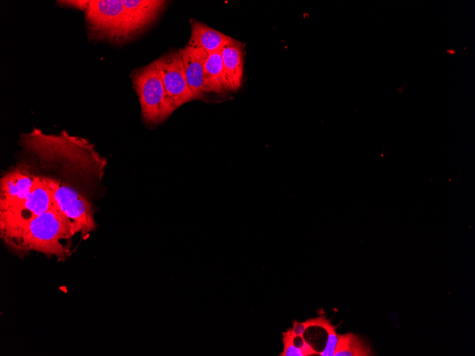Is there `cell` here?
Instances as JSON below:
<instances>
[{"instance_id":"1","label":"cell","mask_w":475,"mask_h":356,"mask_svg":"<svg viewBox=\"0 0 475 356\" xmlns=\"http://www.w3.org/2000/svg\"><path fill=\"white\" fill-rule=\"evenodd\" d=\"M83 11L89 36L121 42L150 25L164 8L165 1L90 0L61 1Z\"/></svg>"},{"instance_id":"2","label":"cell","mask_w":475,"mask_h":356,"mask_svg":"<svg viewBox=\"0 0 475 356\" xmlns=\"http://www.w3.org/2000/svg\"><path fill=\"white\" fill-rule=\"evenodd\" d=\"M20 145L36 163L67 173H81L101 178L107 159L101 156L87 140L65 131L47 134L38 129L21 134Z\"/></svg>"},{"instance_id":"3","label":"cell","mask_w":475,"mask_h":356,"mask_svg":"<svg viewBox=\"0 0 475 356\" xmlns=\"http://www.w3.org/2000/svg\"><path fill=\"white\" fill-rule=\"evenodd\" d=\"M72 236L68 220L55 207L31 220L4 242L16 253L33 251L63 260L70 254L64 242Z\"/></svg>"},{"instance_id":"4","label":"cell","mask_w":475,"mask_h":356,"mask_svg":"<svg viewBox=\"0 0 475 356\" xmlns=\"http://www.w3.org/2000/svg\"><path fill=\"white\" fill-rule=\"evenodd\" d=\"M132 80L139 97L144 123L158 124L176 110L167 95L154 61L135 70L132 74Z\"/></svg>"},{"instance_id":"5","label":"cell","mask_w":475,"mask_h":356,"mask_svg":"<svg viewBox=\"0 0 475 356\" xmlns=\"http://www.w3.org/2000/svg\"><path fill=\"white\" fill-rule=\"evenodd\" d=\"M56 207L47 176L38 175L26 196L0 209V232L3 240L18 231L33 218Z\"/></svg>"},{"instance_id":"6","label":"cell","mask_w":475,"mask_h":356,"mask_svg":"<svg viewBox=\"0 0 475 356\" xmlns=\"http://www.w3.org/2000/svg\"><path fill=\"white\" fill-rule=\"evenodd\" d=\"M56 207L68 221L73 235L82 237L95 230L96 222L92 204L75 187L58 179L48 177Z\"/></svg>"},{"instance_id":"7","label":"cell","mask_w":475,"mask_h":356,"mask_svg":"<svg viewBox=\"0 0 475 356\" xmlns=\"http://www.w3.org/2000/svg\"><path fill=\"white\" fill-rule=\"evenodd\" d=\"M154 61L175 109L193 100V94L186 79L180 49L167 53Z\"/></svg>"},{"instance_id":"8","label":"cell","mask_w":475,"mask_h":356,"mask_svg":"<svg viewBox=\"0 0 475 356\" xmlns=\"http://www.w3.org/2000/svg\"><path fill=\"white\" fill-rule=\"evenodd\" d=\"M28 162L19 163L9 169L0 180V209L17 203L31 190L37 174Z\"/></svg>"},{"instance_id":"9","label":"cell","mask_w":475,"mask_h":356,"mask_svg":"<svg viewBox=\"0 0 475 356\" xmlns=\"http://www.w3.org/2000/svg\"><path fill=\"white\" fill-rule=\"evenodd\" d=\"M186 79L193 99H203L204 88V63L208 53L203 50L186 45L180 49Z\"/></svg>"},{"instance_id":"10","label":"cell","mask_w":475,"mask_h":356,"mask_svg":"<svg viewBox=\"0 0 475 356\" xmlns=\"http://www.w3.org/2000/svg\"><path fill=\"white\" fill-rule=\"evenodd\" d=\"M225 90L240 87L243 75V45L233 40L221 50Z\"/></svg>"},{"instance_id":"11","label":"cell","mask_w":475,"mask_h":356,"mask_svg":"<svg viewBox=\"0 0 475 356\" xmlns=\"http://www.w3.org/2000/svg\"><path fill=\"white\" fill-rule=\"evenodd\" d=\"M191 33L188 45L199 48L208 54L220 51L234 39L194 18L190 21Z\"/></svg>"},{"instance_id":"12","label":"cell","mask_w":475,"mask_h":356,"mask_svg":"<svg viewBox=\"0 0 475 356\" xmlns=\"http://www.w3.org/2000/svg\"><path fill=\"white\" fill-rule=\"evenodd\" d=\"M204 88L206 92L225 90L221 50L208 54L204 63Z\"/></svg>"},{"instance_id":"13","label":"cell","mask_w":475,"mask_h":356,"mask_svg":"<svg viewBox=\"0 0 475 356\" xmlns=\"http://www.w3.org/2000/svg\"><path fill=\"white\" fill-rule=\"evenodd\" d=\"M370 349L364 341L353 333L338 334L334 356H368Z\"/></svg>"},{"instance_id":"14","label":"cell","mask_w":475,"mask_h":356,"mask_svg":"<svg viewBox=\"0 0 475 356\" xmlns=\"http://www.w3.org/2000/svg\"><path fill=\"white\" fill-rule=\"evenodd\" d=\"M321 328H324L327 334L326 346L322 352L319 353L321 356H334L336 345L338 339V334L336 333V327L331 324L330 320L325 319Z\"/></svg>"},{"instance_id":"15","label":"cell","mask_w":475,"mask_h":356,"mask_svg":"<svg viewBox=\"0 0 475 356\" xmlns=\"http://www.w3.org/2000/svg\"><path fill=\"white\" fill-rule=\"evenodd\" d=\"M283 351L279 353V356H304L300 348L294 344V339L297 338L292 329H288L282 333Z\"/></svg>"},{"instance_id":"16","label":"cell","mask_w":475,"mask_h":356,"mask_svg":"<svg viewBox=\"0 0 475 356\" xmlns=\"http://www.w3.org/2000/svg\"><path fill=\"white\" fill-rule=\"evenodd\" d=\"M326 318L324 316H319L314 318H309L304 322H298L296 320H293V326L292 332L296 337L303 336L305 330L311 326L321 327Z\"/></svg>"},{"instance_id":"17","label":"cell","mask_w":475,"mask_h":356,"mask_svg":"<svg viewBox=\"0 0 475 356\" xmlns=\"http://www.w3.org/2000/svg\"><path fill=\"white\" fill-rule=\"evenodd\" d=\"M301 341L300 342L299 345H297V347L300 348L304 356H310L314 355H319L320 352L316 351L312 345L304 340L303 336L301 337Z\"/></svg>"}]
</instances>
